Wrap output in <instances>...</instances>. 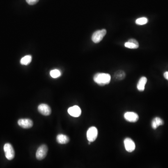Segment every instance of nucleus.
I'll return each instance as SVG.
<instances>
[{
    "mask_svg": "<svg viewBox=\"0 0 168 168\" xmlns=\"http://www.w3.org/2000/svg\"><path fill=\"white\" fill-rule=\"evenodd\" d=\"M148 22V19L146 18H141L136 19V24L138 25H144L146 24Z\"/></svg>",
    "mask_w": 168,
    "mask_h": 168,
    "instance_id": "obj_18",
    "label": "nucleus"
},
{
    "mask_svg": "<svg viewBox=\"0 0 168 168\" xmlns=\"http://www.w3.org/2000/svg\"><path fill=\"white\" fill-rule=\"evenodd\" d=\"M106 34V31L105 29L96 31L92 34V40L95 43H99L103 39Z\"/></svg>",
    "mask_w": 168,
    "mask_h": 168,
    "instance_id": "obj_4",
    "label": "nucleus"
},
{
    "mask_svg": "<svg viewBox=\"0 0 168 168\" xmlns=\"http://www.w3.org/2000/svg\"><path fill=\"white\" fill-rule=\"evenodd\" d=\"M147 82V78L146 77H141L137 85V89L139 91H144Z\"/></svg>",
    "mask_w": 168,
    "mask_h": 168,
    "instance_id": "obj_11",
    "label": "nucleus"
},
{
    "mask_svg": "<svg viewBox=\"0 0 168 168\" xmlns=\"http://www.w3.org/2000/svg\"><path fill=\"white\" fill-rule=\"evenodd\" d=\"M124 119L129 123H134L139 120V115L135 112H127L124 114Z\"/></svg>",
    "mask_w": 168,
    "mask_h": 168,
    "instance_id": "obj_7",
    "label": "nucleus"
},
{
    "mask_svg": "<svg viewBox=\"0 0 168 168\" xmlns=\"http://www.w3.org/2000/svg\"><path fill=\"white\" fill-rule=\"evenodd\" d=\"M48 147L45 144L40 146L36 152V158L38 160H42L45 158L48 152Z\"/></svg>",
    "mask_w": 168,
    "mask_h": 168,
    "instance_id": "obj_5",
    "label": "nucleus"
},
{
    "mask_svg": "<svg viewBox=\"0 0 168 168\" xmlns=\"http://www.w3.org/2000/svg\"><path fill=\"white\" fill-rule=\"evenodd\" d=\"M38 110L40 114L45 116L50 115L51 113V110L49 106L45 104H40L38 106Z\"/></svg>",
    "mask_w": 168,
    "mask_h": 168,
    "instance_id": "obj_8",
    "label": "nucleus"
},
{
    "mask_svg": "<svg viewBox=\"0 0 168 168\" xmlns=\"http://www.w3.org/2000/svg\"><path fill=\"white\" fill-rule=\"evenodd\" d=\"M61 72L59 70L54 69L50 72V75L53 78H57L61 76Z\"/></svg>",
    "mask_w": 168,
    "mask_h": 168,
    "instance_id": "obj_17",
    "label": "nucleus"
},
{
    "mask_svg": "<svg viewBox=\"0 0 168 168\" xmlns=\"http://www.w3.org/2000/svg\"><path fill=\"white\" fill-rule=\"evenodd\" d=\"M164 124V120L160 117L154 118L151 122V127L154 129H156L159 126L163 125Z\"/></svg>",
    "mask_w": 168,
    "mask_h": 168,
    "instance_id": "obj_13",
    "label": "nucleus"
},
{
    "mask_svg": "<svg viewBox=\"0 0 168 168\" xmlns=\"http://www.w3.org/2000/svg\"><path fill=\"white\" fill-rule=\"evenodd\" d=\"M4 151L5 156L6 158L9 160H11L14 159L15 155V153L13 147L11 144L6 143L4 146Z\"/></svg>",
    "mask_w": 168,
    "mask_h": 168,
    "instance_id": "obj_3",
    "label": "nucleus"
},
{
    "mask_svg": "<svg viewBox=\"0 0 168 168\" xmlns=\"http://www.w3.org/2000/svg\"><path fill=\"white\" fill-rule=\"evenodd\" d=\"M110 75L106 73H97L93 77L94 81L101 86L108 85L110 82Z\"/></svg>",
    "mask_w": 168,
    "mask_h": 168,
    "instance_id": "obj_1",
    "label": "nucleus"
},
{
    "mask_svg": "<svg viewBox=\"0 0 168 168\" xmlns=\"http://www.w3.org/2000/svg\"><path fill=\"white\" fill-rule=\"evenodd\" d=\"M56 142L59 144H65L69 142V138L66 135L59 134L57 136L56 138Z\"/></svg>",
    "mask_w": 168,
    "mask_h": 168,
    "instance_id": "obj_14",
    "label": "nucleus"
},
{
    "mask_svg": "<svg viewBox=\"0 0 168 168\" xmlns=\"http://www.w3.org/2000/svg\"><path fill=\"white\" fill-rule=\"evenodd\" d=\"M32 56L31 55H26L23 56L20 60V63L22 65H27L32 62Z\"/></svg>",
    "mask_w": 168,
    "mask_h": 168,
    "instance_id": "obj_15",
    "label": "nucleus"
},
{
    "mask_svg": "<svg viewBox=\"0 0 168 168\" xmlns=\"http://www.w3.org/2000/svg\"><path fill=\"white\" fill-rule=\"evenodd\" d=\"M125 46L129 49H135L139 47V43L134 39H130L125 43Z\"/></svg>",
    "mask_w": 168,
    "mask_h": 168,
    "instance_id": "obj_12",
    "label": "nucleus"
},
{
    "mask_svg": "<svg viewBox=\"0 0 168 168\" xmlns=\"http://www.w3.org/2000/svg\"><path fill=\"white\" fill-rule=\"evenodd\" d=\"M164 76L165 79L168 80V72H166L164 73Z\"/></svg>",
    "mask_w": 168,
    "mask_h": 168,
    "instance_id": "obj_20",
    "label": "nucleus"
},
{
    "mask_svg": "<svg viewBox=\"0 0 168 168\" xmlns=\"http://www.w3.org/2000/svg\"><path fill=\"white\" fill-rule=\"evenodd\" d=\"M68 113L70 116L74 117H78L81 114V110L78 106H74L69 108Z\"/></svg>",
    "mask_w": 168,
    "mask_h": 168,
    "instance_id": "obj_10",
    "label": "nucleus"
},
{
    "mask_svg": "<svg viewBox=\"0 0 168 168\" xmlns=\"http://www.w3.org/2000/svg\"><path fill=\"white\" fill-rule=\"evenodd\" d=\"M98 129L95 127H90L88 128L87 133V139L90 142H93L98 137Z\"/></svg>",
    "mask_w": 168,
    "mask_h": 168,
    "instance_id": "obj_2",
    "label": "nucleus"
},
{
    "mask_svg": "<svg viewBox=\"0 0 168 168\" xmlns=\"http://www.w3.org/2000/svg\"><path fill=\"white\" fill-rule=\"evenodd\" d=\"M126 76L125 73L123 70H118L117 71L114 75V77L115 79L117 80H123L124 78Z\"/></svg>",
    "mask_w": 168,
    "mask_h": 168,
    "instance_id": "obj_16",
    "label": "nucleus"
},
{
    "mask_svg": "<svg viewBox=\"0 0 168 168\" xmlns=\"http://www.w3.org/2000/svg\"><path fill=\"white\" fill-rule=\"evenodd\" d=\"M19 126L25 129L31 128L33 125V123L29 119H21L18 121Z\"/></svg>",
    "mask_w": 168,
    "mask_h": 168,
    "instance_id": "obj_9",
    "label": "nucleus"
},
{
    "mask_svg": "<svg viewBox=\"0 0 168 168\" xmlns=\"http://www.w3.org/2000/svg\"><path fill=\"white\" fill-rule=\"evenodd\" d=\"M26 1L29 5H34L39 1V0H26Z\"/></svg>",
    "mask_w": 168,
    "mask_h": 168,
    "instance_id": "obj_19",
    "label": "nucleus"
},
{
    "mask_svg": "<svg viewBox=\"0 0 168 168\" xmlns=\"http://www.w3.org/2000/svg\"><path fill=\"white\" fill-rule=\"evenodd\" d=\"M124 144L127 152L132 153L136 150V144L132 139L127 137L124 140Z\"/></svg>",
    "mask_w": 168,
    "mask_h": 168,
    "instance_id": "obj_6",
    "label": "nucleus"
}]
</instances>
